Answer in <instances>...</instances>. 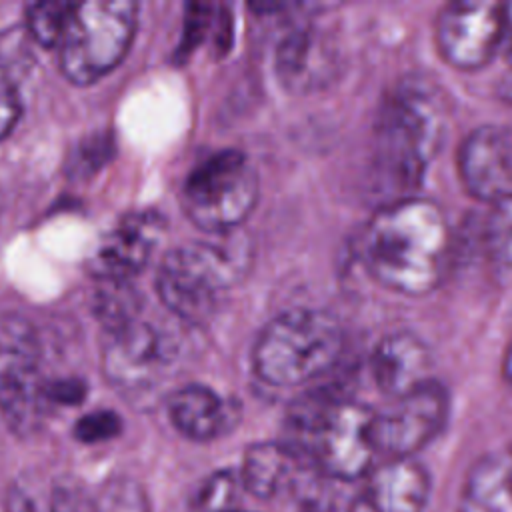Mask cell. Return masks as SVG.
<instances>
[{"label":"cell","mask_w":512,"mask_h":512,"mask_svg":"<svg viewBox=\"0 0 512 512\" xmlns=\"http://www.w3.org/2000/svg\"><path fill=\"white\" fill-rule=\"evenodd\" d=\"M74 2H36L26 10V32L40 46H58L66 30Z\"/></svg>","instance_id":"23"},{"label":"cell","mask_w":512,"mask_h":512,"mask_svg":"<svg viewBox=\"0 0 512 512\" xmlns=\"http://www.w3.org/2000/svg\"><path fill=\"white\" fill-rule=\"evenodd\" d=\"M112 152H114V140L110 138V134L96 132L76 144V148L68 156L66 170L70 178H88L112 158Z\"/></svg>","instance_id":"26"},{"label":"cell","mask_w":512,"mask_h":512,"mask_svg":"<svg viewBox=\"0 0 512 512\" xmlns=\"http://www.w3.org/2000/svg\"><path fill=\"white\" fill-rule=\"evenodd\" d=\"M122 432V420L112 410H96L74 424V438L82 444H98L116 438Z\"/></svg>","instance_id":"28"},{"label":"cell","mask_w":512,"mask_h":512,"mask_svg":"<svg viewBox=\"0 0 512 512\" xmlns=\"http://www.w3.org/2000/svg\"><path fill=\"white\" fill-rule=\"evenodd\" d=\"M6 512H36V508L20 490H12L6 500Z\"/></svg>","instance_id":"31"},{"label":"cell","mask_w":512,"mask_h":512,"mask_svg":"<svg viewBox=\"0 0 512 512\" xmlns=\"http://www.w3.org/2000/svg\"><path fill=\"white\" fill-rule=\"evenodd\" d=\"M448 410V392L432 378L394 398V404L374 416L372 436L378 456L388 460L414 458L442 432Z\"/></svg>","instance_id":"9"},{"label":"cell","mask_w":512,"mask_h":512,"mask_svg":"<svg viewBox=\"0 0 512 512\" xmlns=\"http://www.w3.org/2000/svg\"><path fill=\"white\" fill-rule=\"evenodd\" d=\"M46 406H78L86 396V384L80 378H54L44 380Z\"/></svg>","instance_id":"29"},{"label":"cell","mask_w":512,"mask_h":512,"mask_svg":"<svg viewBox=\"0 0 512 512\" xmlns=\"http://www.w3.org/2000/svg\"><path fill=\"white\" fill-rule=\"evenodd\" d=\"M234 512H252V510H234Z\"/></svg>","instance_id":"35"},{"label":"cell","mask_w":512,"mask_h":512,"mask_svg":"<svg viewBox=\"0 0 512 512\" xmlns=\"http://www.w3.org/2000/svg\"><path fill=\"white\" fill-rule=\"evenodd\" d=\"M458 512H512V448L488 452L470 466Z\"/></svg>","instance_id":"19"},{"label":"cell","mask_w":512,"mask_h":512,"mask_svg":"<svg viewBox=\"0 0 512 512\" xmlns=\"http://www.w3.org/2000/svg\"><path fill=\"white\" fill-rule=\"evenodd\" d=\"M50 512H94V496L74 476H60L50 490Z\"/></svg>","instance_id":"27"},{"label":"cell","mask_w":512,"mask_h":512,"mask_svg":"<svg viewBox=\"0 0 512 512\" xmlns=\"http://www.w3.org/2000/svg\"><path fill=\"white\" fill-rule=\"evenodd\" d=\"M452 236L444 210L422 196L384 202L362 232L368 272L406 296L432 292L450 262Z\"/></svg>","instance_id":"1"},{"label":"cell","mask_w":512,"mask_h":512,"mask_svg":"<svg viewBox=\"0 0 512 512\" xmlns=\"http://www.w3.org/2000/svg\"><path fill=\"white\" fill-rule=\"evenodd\" d=\"M500 94H502V98L512 100V68H510V72L500 82Z\"/></svg>","instance_id":"34"},{"label":"cell","mask_w":512,"mask_h":512,"mask_svg":"<svg viewBox=\"0 0 512 512\" xmlns=\"http://www.w3.org/2000/svg\"><path fill=\"white\" fill-rule=\"evenodd\" d=\"M376 410L334 392H314L290 410L294 446L308 464L334 480L352 482L372 472L378 458L372 426Z\"/></svg>","instance_id":"3"},{"label":"cell","mask_w":512,"mask_h":512,"mask_svg":"<svg viewBox=\"0 0 512 512\" xmlns=\"http://www.w3.org/2000/svg\"><path fill=\"white\" fill-rule=\"evenodd\" d=\"M336 64V48L316 26H296L282 36L274 52L278 80L294 90L308 92L326 84Z\"/></svg>","instance_id":"15"},{"label":"cell","mask_w":512,"mask_h":512,"mask_svg":"<svg viewBox=\"0 0 512 512\" xmlns=\"http://www.w3.org/2000/svg\"><path fill=\"white\" fill-rule=\"evenodd\" d=\"M258 172L240 150L226 148L202 160L186 178L182 206L188 218L210 234H226L254 210Z\"/></svg>","instance_id":"7"},{"label":"cell","mask_w":512,"mask_h":512,"mask_svg":"<svg viewBox=\"0 0 512 512\" xmlns=\"http://www.w3.org/2000/svg\"><path fill=\"white\" fill-rule=\"evenodd\" d=\"M502 372H504V378L508 380V384L512 386V342L508 344L506 352H504V362H502Z\"/></svg>","instance_id":"33"},{"label":"cell","mask_w":512,"mask_h":512,"mask_svg":"<svg viewBox=\"0 0 512 512\" xmlns=\"http://www.w3.org/2000/svg\"><path fill=\"white\" fill-rule=\"evenodd\" d=\"M210 10H212V6H208V4H190L188 6L180 54H188L204 38L206 30L210 26V16H212Z\"/></svg>","instance_id":"30"},{"label":"cell","mask_w":512,"mask_h":512,"mask_svg":"<svg viewBox=\"0 0 512 512\" xmlns=\"http://www.w3.org/2000/svg\"><path fill=\"white\" fill-rule=\"evenodd\" d=\"M32 66L28 32L22 28L0 32V140L10 134L22 112L20 88Z\"/></svg>","instance_id":"20"},{"label":"cell","mask_w":512,"mask_h":512,"mask_svg":"<svg viewBox=\"0 0 512 512\" xmlns=\"http://www.w3.org/2000/svg\"><path fill=\"white\" fill-rule=\"evenodd\" d=\"M306 464L308 460L290 444L258 442L246 448L238 476L246 492L270 500L290 486Z\"/></svg>","instance_id":"18"},{"label":"cell","mask_w":512,"mask_h":512,"mask_svg":"<svg viewBox=\"0 0 512 512\" xmlns=\"http://www.w3.org/2000/svg\"><path fill=\"white\" fill-rule=\"evenodd\" d=\"M172 346L152 324L132 320L108 332L104 348V372L122 392L138 394L152 388L172 362Z\"/></svg>","instance_id":"11"},{"label":"cell","mask_w":512,"mask_h":512,"mask_svg":"<svg viewBox=\"0 0 512 512\" xmlns=\"http://www.w3.org/2000/svg\"><path fill=\"white\" fill-rule=\"evenodd\" d=\"M138 4L132 0H92L74 4L60 40V68L78 86L108 74L126 56L134 38Z\"/></svg>","instance_id":"6"},{"label":"cell","mask_w":512,"mask_h":512,"mask_svg":"<svg viewBox=\"0 0 512 512\" xmlns=\"http://www.w3.org/2000/svg\"><path fill=\"white\" fill-rule=\"evenodd\" d=\"M246 252L224 242H188L166 252L156 274L164 306L186 322L208 320L246 272Z\"/></svg>","instance_id":"5"},{"label":"cell","mask_w":512,"mask_h":512,"mask_svg":"<svg viewBox=\"0 0 512 512\" xmlns=\"http://www.w3.org/2000/svg\"><path fill=\"white\" fill-rule=\"evenodd\" d=\"M430 490L424 464L414 458L386 460L366 476L348 512H424Z\"/></svg>","instance_id":"14"},{"label":"cell","mask_w":512,"mask_h":512,"mask_svg":"<svg viewBox=\"0 0 512 512\" xmlns=\"http://www.w3.org/2000/svg\"><path fill=\"white\" fill-rule=\"evenodd\" d=\"M140 300L132 286L126 282H104L94 294V312L104 324L106 332H114L132 320H138Z\"/></svg>","instance_id":"21"},{"label":"cell","mask_w":512,"mask_h":512,"mask_svg":"<svg viewBox=\"0 0 512 512\" xmlns=\"http://www.w3.org/2000/svg\"><path fill=\"white\" fill-rule=\"evenodd\" d=\"M94 512H150V498L138 480L114 476L96 492Z\"/></svg>","instance_id":"24"},{"label":"cell","mask_w":512,"mask_h":512,"mask_svg":"<svg viewBox=\"0 0 512 512\" xmlns=\"http://www.w3.org/2000/svg\"><path fill=\"white\" fill-rule=\"evenodd\" d=\"M444 136L440 96L424 80H402L384 98L374 126V174L386 202L414 196Z\"/></svg>","instance_id":"2"},{"label":"cell","mask_w":512,"mask_h":512,"mask_svg":"<svg viewBox=\"0 0 512 512\" xmlns=\"http://www.w3.org/2000/svg\"><path fill=\"white\" fill-rule=\"evenodd\" d=\"M482 240L488 256L496 264L512 268V194L490 204L482 228Z\"/></svg>","instance_id":"22"},{"label":"cell","mask_w":512,"mask_h":512,"mask_svg":"<svg viewBox=\"0 0 512 512\" xmlns=\"http://www.w3.org/2000/svg\"><path fill=\"white\" fill-rule=\"evenodd\" d=\"M164 228V218L154 210L126 214L92 252V274L102 282H126L146 266Z\"/></svg>","instance_id":"13"},{"label":"cell","mask_w":512,"mask_h":512,"mask_svg":"<svg viewBox=\"0 0 512 512\" xmlns=\"http://www.w3.org/2000/svg\"><path fill=\"white\" fill-rule=\"evenodd\" d=\"M342 344L344 332L332 312L290 308L262 328L252 348V366L272 386H296L332 368Z\"/></svg>","instance_id":"4"},{"label":"cell","mask_w":512,"mask_h":512,"mask_svg":"<svg viewBox=\"0 0 512 512\" xmlns=\"http://www.w3.org/2000/svg\"><path fill=\"white\" fill-rule=\"evenodd\" d=\"M504 42V4L460 0L436 18V44L446 62L472 70L484 66Z\"/></svg>","instance_id":"10"},{"label":"cell","mask_w":512,"mask_h":512,"mask_svg":"<svg viewBox=\"0 0 512 512\" xmlns=\"http://www.w3.org/2000/svg\"><path fill=\"white\" fill-rule=\"evenodd\" d=\"M504 40H508L512 54V4L504 6Z\"/></svg>","instance_id":"32"},{"label":"cell","mask_w":512,"mask_h":512,"mask_svg":"<svg viewBox=\"0 0 512 512\" xmlns=\"http://www.w3.org/2000/svg\"><path fill=\"white\" fill-rule=\"evenodd\" d=\"M428 346L410 332H392L378 340L370 354V370L382 392L398 398L430 380Z\"/></svg>","instance_id":"16"},{"label":"cell","mask_w":512,"mask_h":512,"mask_svg":"<svg viewBox=\"0 0 512 512\" xmlns=\"http://www.w3.org/2000/svg\"><path fill=\"white\" fill-rule=\"evenodd\" d=\"M40 356L34 326L18 314L0 316V414L18 436L36 432L48 408Z\"/></svg>","instance_id":"8"},{"label":"cell","mask_w":512,"mask_h":512,"mask_svg":"<svg viewBox=\"0 0 512 512\" xmlns=\"http://www.w3.org/2000/svg\"><path fill=\"white\" fill-rule=\"evenodd\" d=\"M456 166L476 200L492 204L512 194V132L494 124L478 126L462 140Z\"/></svg>","instance_id":"12"},{"label":"cell","mask_w":512,"mask_h":512,"mask_svg":"<svg viewBox=\"0 0 512 512\" xmlns=\"http://www.w3.org/2000/svg\"><path fill=\"white\" fill-rule=\"evenodd\" d=\"M168 416L182 436L208 442L226 434L238 422L240 408L234 400L222 398L204 384H186L170 394Z\"/></svg>","instance_id":"17"},{"label":"cell","mask_w":512,"mask_h":512,"mask_svg":"<svg viewBox=\"0 0 512 512\" xmlns=\"http://www.w3.org/2000/svg\"><path fill=\"white\" fill-rule=\"evenodd\" d=\"M240 488V476L234 470H216L198 486L190 506L194 512H234Z\"/></svg>","instance_id":"25"}]
</instances>
